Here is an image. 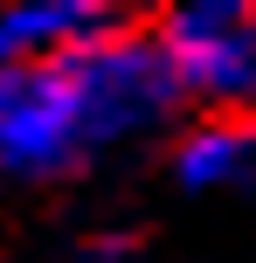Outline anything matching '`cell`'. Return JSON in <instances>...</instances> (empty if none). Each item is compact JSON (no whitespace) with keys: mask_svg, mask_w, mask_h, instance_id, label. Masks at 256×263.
Segmentation results:
<instances>
[{"mask_svg":"<svg viewBox=\"0 0 256 263\" xmlns=\"http://www.w3.org/2000/svg\"><path fill=\"white\" fill-rule=\"evenodd\" d=\"M173 63L187 69L194 83L222 90L229 77H249L256 69V42L243 35L235 14H208V21H180L173 28Z\"/></svg>","mask_w":256,"mask_h":263,"instance_id":"cell-1","label":"cell"},{"mask_svg":"<svg viewBox=\"0 0 256 263\" xmlns=\"http://www.w3.org/2000/svg\"><path fill=\"white\" fill-rule=\"evenodd\" d=\"M249 145H256V111L222 104V111H208V118L180 139L173 159H180V173H187V180H215V173L229 166V159H243Z\"/></svg>","mask_w":256,"mask_h":263,"instance_id":"cell-2","label":"cell"}]
</instances>
